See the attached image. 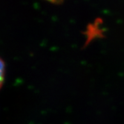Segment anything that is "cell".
I'll return each mask as SVG.
<instances>
[{
  "label": "cell",
  "mask_w": 124,
  "mask_h": 124,
  "mask_svg": "<svg viewBox=\"0 0 124 124\" xmlns=\"http://www.w3.org/2000/svg\"><path fill=\"white\" fill-rule=\"evenodd\" d=\"M5 76V64L4 61L0 58V88L4 84Z\"/></svg>",
  "instance_id": "1"
},
{
  "label": "cell",
  "mask_w": 124,
  "mask_h": 124,
  "mask_svg": "<svg viewBox=\"0 0 124 124\" xmlns=\"http://www.w3.org/2000/svg\"><path fill=\"white\" fill-rule=\"evenodd\" d=\"M47 1L51 2H54V3H57V2H62V0H47Z\"/></svg>",
  "instance_id": "2"
}]
</instances>
